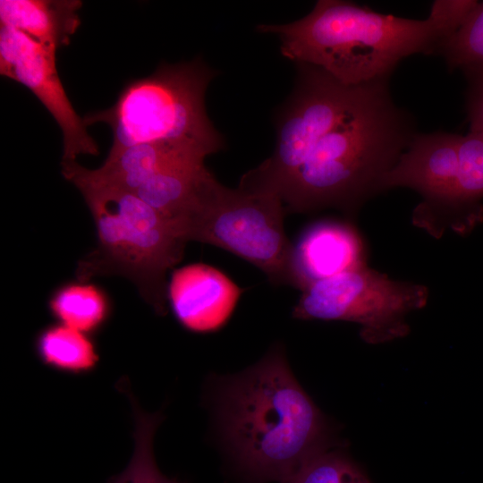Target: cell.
<instances>
[{
  "mask_svg": "<svg viewBox=\"0 0 483 483\" xmlns=\"http://www.w3.org/2000/svg\"><path fill=\"white\" fill-rule=\"evenodd\" d=\"M48 309L60 324L89 335L106 325L112 311L105 291L88 282L68 283L55 289L48 300Z\"/></svg>",
  "mask_w": 483,
  "mask_h": 483,
  "instance_id": "16",
  "label": "cell"
},
{
  "mask_svg": "<svg viewBox=\"0 0 483 483\" xmlns=\"http://www.w3.org/2000/svg\"><path fill=\"white\" fill-rule=\"evenodd\" d=\"M93 216L97 243L78 263L76 277L119 275L132 281L158 315H165L166 273L182 258L186 242L135 193L78 189Z\"/></svg>",
  "mask_w": 483,
  "mask_h": 483,
  "instance_id": "4",
  "label": "cell"
},
{
  "mask_svg": "<svg viewBox=\"0 0 483 483\" xmlns=\"http://www.w3.org/2000/svg\"><path fill=\"white\" fill-rule=\"evenodd\" d=\"M55 53L26 34L1 25L0 73L27 87L55 120L63 133L62 161H76L79 155L97 156L98 146L59 78Z\"/></svg>",
  "mask_w": 483,
  "mask_h": 483,
  "instance_id": "10",
  "label": "cell"
},
{
  "mask_svg": "<svg viewBox=\"0 0 483 483\" xmlns=\"http://www.w3.org/2000/svg\"><path fill=\"white\" fill-rule=\"evenodd\" d=\"M116 388L124 394L131 403L134 450L125 469L109 478L106 483H184L164 475L156 462L153 441L155 433L164 419L161 411H143L131 393L127 377H121Z\"/></svg>",
  "mask_w": 483,
  "mask_h": 483,
  "instance_id": "17",
  "label": "cell"
},
{
  "mask_svg": "<svg viewBox=\"0 0 483 483\" xmlns=\"http://www.w3.org/2000/svg\"><path fill=\"white\" fill-rule=\"evenodd\" d=\"M212 153L187 142H149L109 152L103 165L88 169L76 161H62L64 177L77 189L105 188L135 193L153 176L168 169L205 162Z\"/></svg>",
  "mask_w": 483,
  "mask_h": 483,
  "instance_id": "11",
  "label": "cell"
},
{
  "mask_svg": "<svg viewBox=\"0 0 483 483\" xmlns=\"http://www.w3.org/2000/svg\"><path fill=\"white\" fill-rule=\"evenodd\" d=\"M34 349L41 363L66 374H88L99 361L90 335L60 323L41 329L36 335Z\"/></svg>",
  "mask_w": 483,
  "mask_h": 483,
  "instance_id": "15",
  "label": "cell"
},
{
  "mask_svg": "<svg viewBox=\"0 0 483 483\" xmlns=\"http://www.w3.org/2000/svg\"><path fill=\"white\" fill-rule=\"evenodd\" d=\"M296 70L294 88L276 116L275 149L242 175L241 187L270 193L320 138L360 106L377 81L348 86L311 64L296 63Z\"/></svg>",
  "mask_w": 483,
  "mask_h": 483,
  "instance_id": "7",
  "label": "cell"
},
{
  "mask_svg": "<svg viewBox=\"0 0 483 483\" xmlns=\"http://www.w3.org/2000/svg\"><path fill=\"white\" fill-rule=\"evenodd\" d=\"M467 80L466 111L470 131L483 133V66L462 71Z\"/></svg>",
  "mask_w": 483,
  "mask_h": 483,
  "instance_id": "20",
  "label": "cell"
},
{
  "mask_svg": "<svg viewBox=\"0 0 483 483\" xmlns=\"http://www.w3.org/2000/svg\"><path fill=\"white\" fill-rule=\"evenodd\" d=\"M301 292L292 318L358 323L361 339L372 344L407 335V315L428 299L427 286L390 279L367 266L317 281Z\"/></svg>",
  "mask_w": 483,
  "mask_h": 483,
  "instance_id": "8",
  "label": "cell"
},
{
  "mask_svg": "<svg viewBox=\"0 0 483 483\" xmlns=\"http://www.w3.org/2000/svg\"><path fill=\"white\" fill-rule=\"evenodd\" d=\"M283 483H370L365 472L335 448L304 465Z\"/></svg>",
  "mask_w": 483,
  "mask_h": 483,
  "instance_id": "19",
  "label": "cell"
},
{
  "mask_svg": "<svg viewBox=\"0 0 483 483\" xmlns=\"http://www.w3.org/2000/svg\"><path fill=\"white\" fill-rule=\"evenodd\" d=\"M284 206L275 195L217 180L188 241L225 250L259 268L271 284L297 288L293 245L284 226Z\"/></svg>",
  "mask_w": 483,
  "mask_h": 483,
  "instance_id": "6",
  "label": "cell"
},
{
  "mask_svg": "<svg viewBox=\"0 0 483 483\" xmlns=\"http://www.w3.org/2000/svg\"><path fill=\"white\" fill-rule=\"evenodd\" d=\"M438 54L450 71L483 66V2L441 46Z\"/></svg>",
  "mask_w": 483,
  "mask_h": 483,
  "instance_id": "18",
  "label": "cell"
},
{
  "mask_svg": "<svg viewBox=\"0 0 483 483\" xmlns=\"http://www.w3.org/2000/svg\"><path fill=\"white\" fill-rule=\"evenodd\" d=\"M388 80L376 81L360 106L274 188L289 211L337 208L352 214L382 191L383 178L416 133L413 118L394 102Z\"/></svg>",
  "mask_w": 483,
  "mask_h": 483,
  "instance_id": "3",
  "label": "cell"
},
{
  "mask_svg": "<svg viewBox=\"0 0 483 483\" xmlns=\"http://www.w3.org/2000/svg\"><path fill=\"white\" fill-rule=\"evenodd\" d=\"M297 289L366 266V250L356 228L324 220L308 227L293 245Z\"/></svg>",
  "mask_w": 483,
  "mask_h": 483,
  "instance_id": "13",
  "label": "cell"
},
{
  "mask_svg": "<svg viewBox=\"0 0 483 483\" xmlns=\"http://www.w3.org/2000/svg\"><path fill=\"white\" fill-rule=\"evenodd\" d=\"M216 72L199 58L162 64L148 77L128 82L108 109L88 114L86 126L108 124L109 152L149 142H187L212 154L225 147L205 107L207 88Z\"/></svg>",
  "mask_w": 483,
  "mask_h": 483,
  "instance_id": "5",
  "label": "cell"
},
{
  "mask_svg": "<svg viewBox=\"0 0 483 483\" xmlns=\"http://www.w3.org/2000/svg\"><path fill=\"white\" fill-rule=\"evenodd\" d=\"M213 392L217 430L245 483H283L335 448L329 425L275 347Z\"/></svg>",
  "mask_w": 483,
  "mask_h": 483,
  "instance_id": "1",
  "label": "cell"
},
{
  "mask_svg": "<svg viewBox=\"0 0 483 483\" xmlns=\"http://www.w3.org/2000/svg\"><path fill=\"white\" fill-rule=\"evenodd\" d=\"M242 289L217 268L193 263L174 270L167 301L176 320L199 334L221 329L231 318Z\"/></svg>",
  "mask_w": 483,
  "mask_h": 483,
  "instance_id": "12",
  "label": "cell"
},
{
  "mask_svg": "<svg viewBox=\"0 0 483 483\" xmlns=\"http://www.w3.org/2000/svg\"><path fill=\"white\" fill-rule=\"evenodd\" d=\"M460 137L445 131L415 133L382 180V191L407 187L420 194L412 222L437 238L447 229L465 234L479 225L461 199Z\"/></svg>",
  "mask_w": 483,
  "mask_h": 483,
  "instance_id": "9",
  "label": "cell"
},
{
  "mask_svg": "<svg viewBox=\"0 0 483 483\" xmlns=\"http://www.w3.org/2000/svg\"><path fill=\"white\" fill-rule=\"evenodd\" d=\"M81 6L79 0H1L0 21L57 51L79 28Z\"/></svg>",
  "mask_w": 483,
  "mask_h": 483,
  "instance_id": "14",
  "label": "cell"
},
{
  "mask_svg": "<svg viewBox=\"0 0 483 483\" xmlns=\"http://www.w3.org/2000/svg\"><path fill=\"white\" fill-rule=\"evenodd\" d=\"M478 4L436 0L425 20L382 14L350 1L319 0L311 12L284 24H258L278 37L282 55L317 66L348 86L389 79L405 57L438 54Z\"/></svg>",
  "mask_w": 483,
  "mask_h": 483,
  "instance_id": "2",
  "label": "cell"
}]
</instances>
